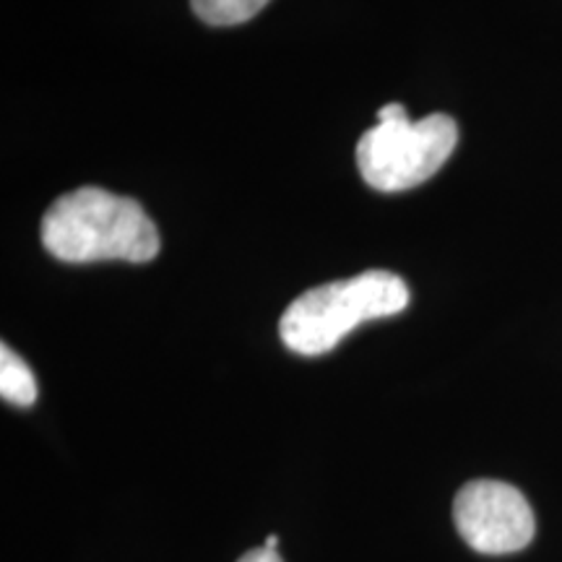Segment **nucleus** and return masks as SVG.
Wrapping results in <instances>:
<instances>
[{
    "instance_id": "obj_7",
    "label": "nucleus",
    "mask_w": 562,
    "mask_h": 562,
    "mask_svg": "<svg viewBox=\"0 0 562 562\" xmlns=\"http://www.w3.org/2000/svg\"><path fill=\"white\" fill-rule=\"evenodd\" d=\"M237 562H281V558L273 550H266V547H261V550H250L248 554H243Z\"/></svg>"
},
{
    "instance_id": "obj_3",
    "label": "nucleus",
    "mask_w": 562,
    "mask_h": 562,
    "mask_svg": "<svg viewBox=\"0 0 562 562\" xmlns=\"http://www.w3.org/2000/svg\"><path fill=\"white\" fill-rule=\"evenodd\" d=\"M459 144V125L451 115L412 121L404 104L391 102L378 110V125L357 144V167L370 188L402 193L422 186L451 159Z\"/></svg>"
},
{
    "instance_id": "obj_5",
    "label": "nucleus",
    "mask_w": 562,
    "mask_h": 562,
    "mask_svg": "<svg viewBox=\"0 0 562 562\" xmlns=\"http://www.w3.org/2000/svg\"><path fill=\"white\" fill-rule=\"evenodd\" d=\"M0 396H3V402L21 406V409H26V406L37 402V381H34V372L9 344L0 347Z\"/></svg>"
},
{
    "instance_id": "obj_1",
    "label": "nucleus",
    "mask_w": 562,
    "mask_h": 562,
    "mask_svg": "<svg viewBox=\"0 0 562 562\" xmlns=\"http://www.w3.org/2000/svg\"><path fill=\"white\" fill-rule=\"evenodd\" d=\"M40 237L45 250L66 263H146L161 248L157 224L138 201L91 186L53 201Z\"/></svg>"
},
{
    "instance_id": "obj_2",
    "label": "nucleus",
    "mask_w": 562,
    "mask_h": 562,
    "mask_svg": "<svg viewBox=\"0 0 562 562\" xmlns=\"http://www.w3.org/2000/svg\"><path fill=\"white\" fill-rule=\"evenodd\" d=\"M406 281L391 271L372 269L300 294L281 315L279 336L286 349L302 357H318L362 323L391 318L406 311Z\"/></svg>"
},
{
    "instance_id": "obj_4",
    "label": "nucleus",
    "mask_w": 562,
    "mask_h": 562,
    "mask_svg": "<svg viewBox=\"0 0 562 562\" xmlns=\"http://www.w3.org/2000/svg\"><path fill=\"white\" fill-rule=\"evenodd\" d=\"M453 521L463 542L482 554L521 552L537 531L524 492L497 480L463 484L453 501Z\"/></svg>"
},
{
    "instance_id": "obj_6",
    "label": "nucleus",
    "mask_w": 562,
    "mask_h": 562,
    "mask_svg": "<svg viewBox=\"0 0 562 562\" xmlns=\"http://www.w3.org/2000/svg\"><path fill=\"white\" fill-rule=\"evenodd\" d=\"M193 13L209 26H237L261 13L269 0H191Z\"/></svg>"
},
{
    "instance_id": "obj_8",
    "label": "nucleus",
    "mask_w": 562,
    "mask_h": 562,
    "mask_svg": "<svg viewBox=\"0 0 562 562\" xmlns=\"http://www.w3.org/2000/svg\"><path fill=\"white\" fill-rule=\"evenodd\" d=\"M277 544H279V537H273V533H271V537L266 539V542H263L266 550H273V552H277Z\"/></svg>"
}]
</instances>
